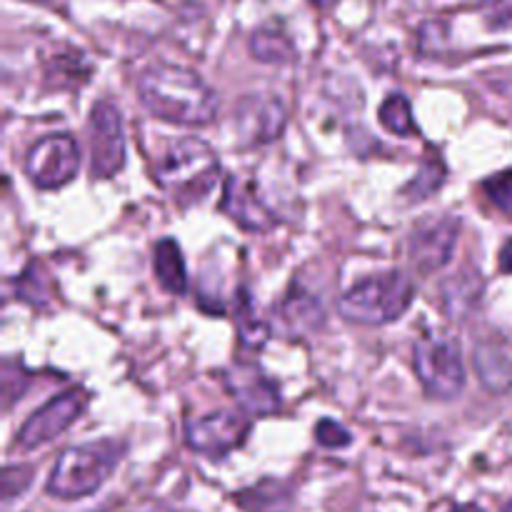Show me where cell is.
I'll return each mask as SVG.
<instances>
[{"instance_id": "17", "label": "cell", "mask_w": 512, "mask_h": 512, "mask_svg": "<svg viewBox=\"0 0 512 512\" xmlns=\"http://www.w3.org/2000/svg\"><path fill=\"white\" fill-rule=\"evenodd\" d=\"M250 53L268 65H285L295 60V45L280 30H258L250 38Z\"/></svg>"}, {"instance_id": "4", "label": "cell", "mask_w": 512, "mask_h": 512, "mask_svg": "<svg viewBox=\"0 0 512 512\" xmlns=\"http://www.w3.org/2000/svg\"><path fill=\"white\" fill-rule=\"evenodd\" d=\"M413 295V280L405 273L390 270V273L370 275V278L355 283L340 298L338 308L340 315L350 323L385 325L403 318V313L413 303Z\"/></svg>"}, {"instance_id": "14", "label": "cell", "mask_w": 512, "mask_h": 512, "mask_svg": "<svg viewBox=\"0 0 512 512\" xmlns=\"http://www.w3.org/2000/svg\"><path fill=\"white\" fill-rule=\"evenodd\" d=\"M155 278L163 285L168 293L183 295L188 290V270H185L183 253H180L178 243L175 240H160L155 245Z\"/></svg>"}, {"instance_id": "12", "label": "cell", "mask_w": 512, "mask_h": 512, "mask_svg": "<svg viewBox=\"0 0 512 512\" xmlns=\"http://www.w3.org/2000/svg\"><path fill=\"white\" fill-rule=\"evenodd\" d=\"M285 128V108L270 95H250L238 105V130L253 145L273 143Z\"/></svg>"}, {"instance_id": "24", "label": "cell", "mask_w": 512, "mask_h": 512, "mask_svg": "<svg viewBox=\"0 0 512 512\" xmlns=\"http://www.w3.org/2000/svg\"><path fill=\"white\" fill-rule=\"evenodd\" d=\"M30 480H33V468H25V465H10V468H5L3 473V498L5 500H13L15 495L23 493L25 488L30 485Z\"/></svg>"}, {"instance_id": "21", "label": "cell", "mask_w": 512, "mask_h": 512, "mask_svg": "<svg viewBox=\"0 0 512 512\" xmlns=\"http://www.w3.org/2000/svg\"><path fill=\"white\" fill-rule=\"evenodd\" d=\"M238 328H240V343L250 350H258L268 343L270 328L268 323H263L260 318H255L253 310H250L248 298H240V310H238Z\"/></svg>"}, {"instance_id": "8", "label": "cell", "mask_w": 512, "mask_h": 512, "mask_svg": "<svg viewBox=\"0 0 512 512\" xmlns=\"http://www.w3.org/2000/svg\"><path fill=\"white\" fill-rule=\"evenodd\" d=\"M245 410L233 413H210L205 418H195L185 423V440L190 448L208 458H223L230 450L238 448L250 430V420L245 418Z\"/></svg>"}, {"instance_id": "3", "label": "cell", "mask_w": 512, "mask_h": 512, "mask_svg": "<svg viewBox=\"0 0 512 512\" xmlns=\"http://www.w3.org/2000/svg\"><path fill=\"white\" fill-rule=\"evenodd\" d=\"M120 458H123V445L115 440L63 450L48 478V493L60 500L88 498L113 475Z\"/></svg>"}, {"instance_id": "2", "label": "cell", "mask_w": 512, "mask_h": 512, "mask_svg": "<svg viewBox=\"0 0 512 512\" xmlns=\"http://www.w3.org/2000/svg\"><path fill=\"white\" fill-rule=\"evenodd\" d=\"M155 180L180 205H193L218 185L220 160L205 140H173L155 165Z\"/></svg>"}, {"instance_id": "9", "label": "cell", "mask_w": 512, "mask_h": 512, "mask_svg": "<svg viewBox=\"0 0 512 512\" xmlns=\"http://www.w3.org/2000/svg\"><path fill=\"white\" fill-rule=\"evenodd\" d=\"M85 408V393L73 390V393L55 395L53 400L43 405L40 410H35L25 425L18 433V445L23 450H35L40 445L50 443L53 438H58L60 433L70 428L75 420L80 418Z\"/></svg>"}, {"instance_id": "23", "label": "cell", "mask_w": 512, "mask_h": 512, "mask_svg": "<svg viewBox=\"0 0 512 512\" xmlns=\"http://www.w3.org/2000/svg\"><path fill=\"white\" fill-rule=\"evenodd\" d=\"M315 440H318L323 448L338 450V448H348L353 443V435L343 428L335 420H320L318 428H315Z\"/></svg>"}, {"instance_id": "1", "label": "cell", "mask_w": 512, "mask_h": 512, "mask_svg": "<svg viewBox=\"0 0 512 512\" xmlns=\"http://www.w3.org/2000/svg\"><path fill=\"white\" fill-rule=\"evenodd\" d=\"M140 103L168 123L200 128L218 115V95L203 78L180 65H153L140 75Z\"/></svg>"}, {"instance_id": "19", "label": "cell", "mask_w": 512, "mask_h": 512, "mask_svg": "<svg viewBox=\"0 0 512 512\" xmlns=\"http://www.w3.org/2000/svg\"><path fill=\"white\" fill-rule=\"evenodd\" d=\"M380 123L390 130V133L400 135V138H410L418 135V125L413 120V110H410V100L403 93H393L385 98L380 105Z\"/></svg>"}, {"instance_id": "27", "label": "cell", "mask_w": 512, "mask_h": 512, "mask_svg": "<svg viewBox=\"0 0 512 512\" xmlns=\"http://www.w3.org/2000/svg\"><path fill=\"white\" fill-rule=\"evenodd\" d=\"M503 512H512V500H510L508 505H505V510H503Z\"/></svg>"}, {"instance_id": "5", "label": "cell", "mask_w": 512, "mask_h": 512, "mask_svg": "<svg viewBox=\"0 0 512 512\" xmlns=\"http://www.w3.org/2000/svg\"><path fill=\"white\" fill-rule=\"evenodd\" d=\"M415 373L428 395L453 400L465 388L463 355L448 335H425L415 345Z\"/></svg>"}, {"instance_id": "6", "label": "cell", "mask_w": 512, "mask_h": 512, "mask_svg": "<svg viewBox=\"0 0 512 512\" xmlns=\"http://www.w3.org/2000/svg\"><path fill=\"white\" fill-rule=\"evenodd\" d=\"M80 168V150L70 135H45L25 155V175L40 190L70 183Z\"/></svg>"}, {"instance_id": "22", "label": "cell", "mask_w": 512, "mask_h": 512, "mask_svg": "<svg viewBox=\"0 0 512 512\" xmlns=\"http://www.w3.org/2000/svg\"><path fill=\"white\" fill-rule=\"evenodd\" d=\"M483 190L495 208L512 215V170H503V173L485 180Z\"/></svg>"}, {"instance_id": "20", "label": "cell", "mask_w": 512, "mask_h": 512, "mask_svg": "<svg viewBox=\"0 0 512 512\" xmlns=\"http://www.w3.org/2000/svg\"><path fill=\"white\" fill-rule=\"evenodd\" d=\"M443 183H445L443 160H428V163L418 170V175L405 185L403 195L405 200H410V203H418V200L430 198L435 190L443 188Z\"/></svg>"}, {"instance_id": "26", "label": "cell", "mask_w": 512, "mask_h": 512, "mask_svg": "<svg viewBox=\"0 0 512 512\" xmlns=\"http://www.w3.org/2000/svg\"><path fill=\"white\" fill-rule=\"evenodd\" d=\"M450 512H485L483 508H480V505H475V503H468V505H455L453 510Z\"/></svg>"}, {"instance_id": "18", "label": "cell", "mask_w": 512, "mask_h": 512, "mask_svg": "<svg viewBox=\"0 0 512 512\" xmlns=\"http://www.w3.org/2000/svg\"><path fill=\"white\" fill-rule=\"evenodd\" d=\"M475 368H478L480 378L485 380L488 388L508 390L512 385V363L500 350L488 348V345L478 348V353H475Z\"/></svg>"}, {"instance_id": "16", "label": "cell", "mask_w": 512, "mask_h": 512, "mask_svg": "<svg viewBox=\"0 0 512 512\" xmlns=\"http://www.w3.org/2000/svg\"><path fill=\"white\" fill-rule=\"evenodd\" d=\"M283 320L290 333H308L323 323V305L310 293H290L283 303Z\"/></svg>"}, {"instance_id": "13", "label": "cell", "mask_w": 512, "mask_h": 512, "mask_svg": "<svg viewBox=\"0 0 512 512\" xmlns=\"http://www.w3.org/2000/svg\"><path fill=\"white\" fill-rule=\"evenodd\" d=\"M220 208H223V213L230 215L240 228L250 230V233H265V230H270L278 223L273 210H270L268 205L255 195V190H250L240 178L225 180L223 203H220Z\"/></svg>"}, {"instance_id": "25", "label": "cell", "mask_w": 512, "mask_h": 512, "mask_svg": "<svg viewBox=\"0 0 512 512\" xmlns=\"http://www.w3.org/2000/svg\"><path fill=\"white\" fill-rule=\"evenodd\" d=\"M500 268H503L505 273H512V238L503 245V250H500Z\"/></svg>"}, {"instance_id": "7", "label": "cell", "mask_w": 512, "mask_h": 512, "mask_svg": "<svg viewBox=\"0 0 512 512\" xmlns=\"http://www.w3.org/2000/svg\"><path fill=\"white\" fill-rule=\"evenodd\" d=\"M125 163L123 118L108 100L90 110V165L95 178H113Z\"/></svg>"}, {"instance_id": "15", "label": "cell", "mask_w": 512, "mask_h": 512, "mask_svg": "<svg viewBox=\"0 0 512 512\" xmlns=\"http://www.w3.org/2000/svg\"><path fill=\"white\" fill-rule=\"evenodd\" d=\"M238 505L245 512H290L293 490L278 480H263V483L238 493Z\"/></svg>"}, {"instance_id": "10", "label": "cell", "mask_w": 512, "mask_h": 512, "mask_svg": "<svg viewBox=\"0 0 512 512\" xmlns=\"http://www.w3.org/2000/svg\"><path fill=\"white\" fill-rule=\"evenodd\" d=\"M458 230L460 223L450 215L430 218L415 228V233L410 235V260L415 268L423 275H433L435 270L443 268L458 243Z\"/></svg>"}, {"instance_id": "11", "label": "cell", "mask_w": 512, "mask_h": 512, "mask_svg": "<svg viewBox=\"0 0 512 512\" xmlns=\"http://www.w3.org/2000/svg\"><path fill=\"white\" fill-rule=\"evenodd\" d=\"M225 385L235 403L248 415H275L280 410V393L273 380L265 378L258 365L240 363L225 373Z\"/></svg>"}]
</instances>
